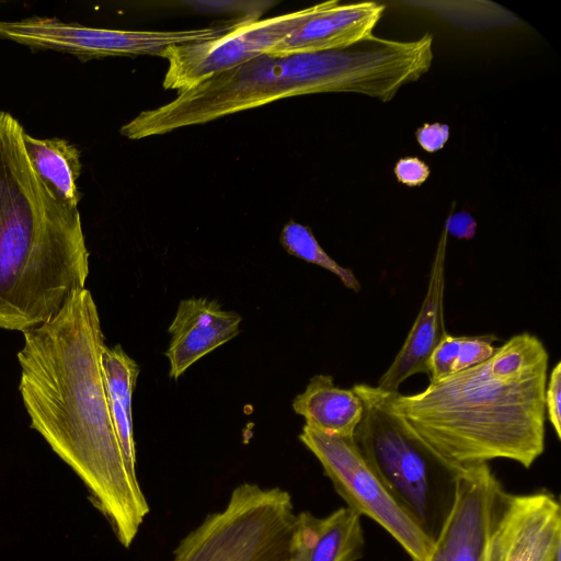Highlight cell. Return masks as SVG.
<instances>
[{"label": "cell", "mask_w": 561, "mask_h": 561, "mask_svg": "<svg viewBox=\"0 0 561 561\" xmlns=\"http://www.w3.org/2000/svg\"><path fill=\"white\" fill-rule=\"evenodd\" d=\"M23 336L19 389L31 427L79 476L129 548L150 508L127 469L111 414L100 360L104 335L91 293L75 291L56 316Z\"/></svg>", "instance_id": "obj_1"}, {"label": "cell", "mask_w": 561, "mask_h": 561, "mask_svg": "<svg viewBox=\"0 0 561 561\" xmlns=\"http://www.w3.org/2000/svg\"><path fill=\"white\" fill-rule=\"evenodd\" d=\"M433 58L430 34L414 41L370 35L324 51L265 54L178 92L164 105L140 112L121 127V134L139 140L313 93L354 92L388 102L400 88L425 75Z\"/></svg>", "instance_id": "obj_2"}, {"label": "cell", "mask_w": 561, "mask_h": 561, "mask_svg": "<svg viewBox=\"0 0 561 561\" xmlns=\"http://www.w3.org/2000/svg\"><path fill=\"white\" fill-rule=\"evenodd\" d=\"M25 133L0 111V329L22 332L56 316L89 275L79 209L38 176Z\"/></svg>", "instance_id": "obj_3"}, {"label": "cell", "mask_w": 561, "mask_h": 561, "mask_svg": "<svg viewBox=\"0 0 561 561\" xmlns=\"http://www.w3.org/2000/svg\"><path fill=\"white\" fill-rule=\"evenodd\" d=\"M548 364L507 376L486 360L414 394L386 392L392 409L450 462L468 468L503 458L529 468L545 451Z\"/></svg>", "instance_id": "obj_4"}, {"label": "cell", "mask_w": 561, "mask_h": 561, "mask_svg": "<svg viewBox=\"0 0 561 561\" xmlns=\"http://www.w3.org/2000/svg\"><path fill=\"white\" fill-rule=\"evenodd\" d=\"M364 403L354 442L396 503L433 545L456 501L466 470L438 454L389 403L387 392L357 383Z\"/></svg>", "instance_id": "obj_5"}, {"label": "cell", "mask_w": 561, "mask_h": 561, "mask_svg": "<svg viewBox=\"0 0 561 561\" xmlns=\"http://www.w3.org/2000/svg\"><path fill=\"white\" fill-rule=\"evenodd\" d=\"M297 514L290 494L255 483L236 486L173 551L172 561H275L289 556Z\"/></svg>", "instance_id": "obj_6"}, {"label": "cell", "mask_w": 561, "mask_h": 561, "mask_svg": "<svg viewBox=\"0 0 561 561\" xmlns=\"http://www.w3.org/2000/svg\"><path fill=\"white\" fill-rule=\"evenodd\" d=\"M299 440L319 460L347 507L387 530L412 561L426 557L433 545L388 493L353 437L328 435L305 424Z\"/></svg>", "instance_id": "obj_7"}, {"label": "cell", "mask_w": 561, "mask_h": 561, "mask_svg": "<svg viewBox=\"0 0 561 561\" xmlns=\"http://www.w3.org/2000/svg\"><path fill=\"white\" fill-rule=\"evenodd\" d=\"M234 25L231 23L183 31H123L66 23L49 16H32L0 21V38L33 49H51L88 60L107 56H160L170 46L218 38Z\"/></svg>", "instance_id": "obj_8"}, {"label": "cell", "mask_w": 561, "mask_h": 561, "mask_svg": "<svg viewBox=\"0 0 561 561\" xmlns=\"http://www.w3.org/2000/svg\"><path fill=\"white\" fill-rule=\"evenodd\" d=\"M321 4L262 20L245 19L218 38L165 48L160 54L168 60L163 88L182 92L211 76L267 54L317 13Z\"/></svg>", "instance_id": "obj_9"}, {"label": "cell", "mask_w": 561, "mask_h": 561, "mask_svg": "<svg viewBox=\"0 0 561 561\" xmlns=\"http://www.w3.org/2000/svg\"><path fill=\"white\" fill-rule=\"evenodd\" d=\"M561 506L546 490L508 493L500 482L484 561H560Z\"/></svg>", "instance_id": "obj_10"}, {"label": "cell", "mask_w": 561, "mask_h": 561, "mask_svg": "<svg viewBox=\"0 0 561 561\" xmlns=\"http://www.w3.org/2000/svg\"><path fill=\"white\" fill-rule=\"evenodd\" d=\"M500 481L488 463L466 468L454 507L422 561H484L492 503Z\"/></svg>", "instance_id": "obj_11"}, {"label": "cell", "mask_w": 561, "mask_h": 561, "mask_svg": "<svg viewBox=\"0 0 561 561\" xmlns=\"http://www.w3.org/2000/svg\"><path fill=\"white\" fill-rule=\"evenodd\" d=\"M448 234L444 229L431 266L425 297L417 317L393 362L376 386L387 392L399 387L415 374H427L432 351L447 334L444 322L445 264Z\"/></svg>", "instance_id": "obj_12"}, {"label": "cell", "mask_w": 561, "mask_h": 561, "mask_svg": "<svg viewBox=\"0 0 561 561\" xmlns=\"http://www.w3.org/2000/svg\"><path fill=\"white\" fill-rule=\"evenodd\" d=\"M241 321L239 313L222 309L216 300H181L168 330L171 339L164 353L170 378H180L199 358L236 337Z\"/></svg>", "instance_id": "obj_13"}, {"label": "cell", "mask_w": 561, "mask_h": 561, "mask_svg": "<svg viewBox=\"0 0 561 561\" xmlns=\"http://www.w3.org/2000/svg\"><path fill=\"white\" fill-rule=\"evenodd\" d=\"M385 11L376 2L340 4L322 2L320 10L295 28L267 54L276 56L309 54L350 46L373 35Z\"/></svg>", "instance_id": "obj_14"}, {"label": "cell", "mask_w": 561, "mask_h": 561, "mask_svg": "<svg viewBox=\"0 0 561 561\" xmlns=\"http://www.w3.org/2000/svg\"><path fill=\"white\" fill-rule=\"evenodd\" d=\"M360 517L340 507L324 517L310 512L297 514L288 561H357L364 553Z\"/></svg>", "instance_id": "obj_15"}, {"label": "cell", "mask_w": 561, "mask_h": 561, "mask_svg": "<svg viewBox=\"0 0 561 561\" xmlns=\"http://www.w3.org/2000/svg\"><path fill=\"white\" fill-rule=\"evenodd\" d=\"M293 409L305 417L306 425L321 433L353 437L363 417L364 403L353 388H340L332 376L319 374L295 397Z\"/></svg>", "instance_id": "obj_16"}, {"label": "cell", "mask_w": 561, "mask_h": 561, "mask_svg": "<svg viewBox=\"0 0 561 561\" xmlns=\"http://www.w3.org/2000/svg\"><path fill=\"white\" fill-rule=\"evenodd\" d=\"M100 360L110 410L125 462L130 476L138 480L131 398L139 375V366L121 345L108 347L104 344Z\"/></svg>", "instance_id": "obj_17"}, {"label": "cell", "mask_w": 561, "mask_h": 561, "mask_svg": "<svg viewBox=\"0 0 561 561\" xmlns=\"http://www.w3.org/2000/svg\"><path fill=\"white\" fill-rule=\"evenodd\" d=\"M24 145L42 181L64 203L78 207L81 193L77 180L82 168L79 149L64 138L38 139L26 133Z\"/></svg>", "instance_id": "obj_18"}, {"label": "cell", "mask_w": 561, "mask_h": 561, "mask_svg": "<svg viewBox=\"0 0 561 561\" xmlns=\"http://www.w3.org/2000/svg\"><path fill=\"white\" fill-rule=\"evenodd\" d=\"M280 243L289 254L333 273L346 288L359 291L360 283L353 271L337 264L321 248L308 227L289 221L282 230Z\"/></svg>", "instance_id": "obj_19"}, {"label": "cell", "mask_w": 561, "mask_h": 561, "mask_svg": "<svg viewBox=\"0 0 561 561\" xmlns=\"http://www.w3.org/2000/svg\"><path fill=\"white\" fill-rule=\"evenodd\" d=\"M462 337L447 333L432 351L427 359L430 383L437 382L454 374Z\"/></svg>", "instance_id": "obj_20"}, {"label": "cell", "mask_w": 561, "mask_h": 561, "mask_svg": "<svg viewBox=\"0 0 561 561\" xmlns=\"http://www.w3.org/2000/svg\"><path fill=\"white\" fill-rule=\"evenodd\" d=\"M495 335L463 336L454 374L486 362L495 353Z\"/></svg>", "instance_id": "obj_21"}, {"label": "cell", "mask_w": 561, "mask_h": 561, "mask_svg": "<svg viewBox=\"0 0 561 561\" xmlns=\"http://www.w3.org/2000/svg\"><path fill=\"white\" fill-rule=\"evenodd\" d=\"M547 416L558 439H561V362L552 368L545 391Z\"/></svg>", "instance_id": "obj_22"}, {"label": "cell", "mask_w": 561, "mask_h": 561, "mask_svg": "<svg viewBox=\"0 0 561 561\" xmlns=\"http://www.w3.org/2000/svg\"><path fill=\"white\" fill-rule=\"evenodd\" d=\"M397 180L407 186H420L430 176V167L417 157L400 158L393 168Z\"/></svg>", "instance_id": "obj_23"}, {"label": "cell", "mask_w": 561, "mask_h": 561, "mask_svg": "<svg viewBox=\"0 0 561 561\" xmlns=\"http://www.w3.org/2000/svg\"><path fill=\"white\" fill-rule=\"evenodd\" d=\"M449 126L442 123H426L416 129L417 144L426 152L440 150L449 139Z\"/></svg>", "instance_id": "obj_24"}, {"label": "cell", "mask_w": 561, "mask_h": 561, "mask_svg": "<svg viewBox=\"0 0 561 561\" xmlns=\"http://www.w3.org/2000/svg\"><path fill=\"white\" fill-rule=\"evenodd\" d=\"M444 229L457 239L470 240L476 236L477 221L470 213L461 210L448 216Z\"/></svg>", "instance_id": "obj_25"}]
</instances>
